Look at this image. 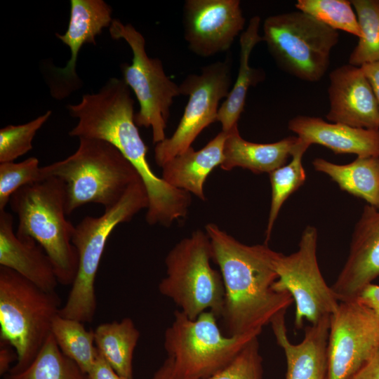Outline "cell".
Wrapping results in <instances>:
<instances>
[{
	"label": "cell",
	"mask_w": 379,
	"mask_h": 379,
	"mask_svg": "<svg viewBox=\"0 0 379 379\" xmlns=\"http://www.w3.org/2000/svg\"><path fill=\"white\" fill-rule=\"evenodd\" d=\"M134 104L124 79L110 78L98 92L84 94L79 102L67 106L69 115L78 119L69 135L100 139L114 146L133 166L146 188L147 223L169 227L186 217L191 195L170 185L152 170L146 157L147 147L135 123Z\"/></svg>",
	"instance_id": "1"
},
{
	"label": "cell",
	"mask_w": 379,
	"mask_h": 379,
	"mask_svg": "<svg viewBox=\"0 0 379 379\" xmlns=\"http://www.w3.org/2000/svg\"><path fill=\"white\" fill-rule=\"evenodd\" d=\"M206 232L225 287L221 317L226 335L260 333L293 302L288 293L272 288L278 277L274 265L278 252L265 243L242 244L214 223L206 225Z\"/></svg>",
	"instance_id": "2"
},
{
	"label": "cell",
	"mask_w": 379,
	"mask_h": 379,
	"mask_svg": "<svg viewBox=\"0 0 379 379\" xmlns=\"http://www.w3.org/2000/svg\"><path fill=\"white\" fill-rule=\"evenodd\" d=\"M77 151L41 167L42 180L55 177L66 187V214L89 203L105 210L117 204L133 183L142 180L133 166L109 142L80 138Z\"/></svg>",
	"instance_id": "3"
},
{
	"label": "cell",
	"mask_w": 379,
	"mask_h": 379,
	"mask_svg": "<svg viewBox=\"0 0 379 379\" xmlns=\"http://www.w3.org/2000/svg\"><path fill=\"white\" fill-rule=\"evenodd\" d=\"M65 201V182L50 177L19 189L9 204L18 218L16 235L39 244L52 262L59 284L72 286L79 256L72 242L75 226L66 219Z\"/></svg>",
	"instance_id": "4"
},
{
	"label": "cell",
	"mask_w": 379,
	"mask_h": 379,
	"mask_svg": "<svg viewBox=\"0 0 379 379\" xmlns=\"http://www.w3.org/2000/svg\"><path fill=\"white\" fill-rule=\"evenodd\" d=\"M62 307L55 291H44L16 272L0 266V338L15 350L10 373L25 369L51 335Z\"/></svg>",
	"instance_id": "5"
},
{
	"label": "cell",
	"mask_w": 379,
	"mask_h": 379,
	"mask_svg": "<svg viewBox=\"0 0 379 379\" xmlns=\"http://www.w3.org/2000/svg\"><path fill=\"white\" fill-rule=\"evenodd\" d=\"M148 204L146 188L139 180L102 215L86 216L75 226L72 242L78 253V270L60 316L83 323L93 320L97 309L95 281L106 242L119 224L129 222Z\"/></svg>",
	"instance_id": "6"
},
{
	"label": "cell",
	"mask_w": 379,
	"mask_h": 379,
	"mask_svg": "<svg viewBox=\"0 0 379 379\" xmlns=\"http://www.w3.org/2000/svg\"><path fill=\"white\" fill-rule=\"evenodd\" d=\"M164 333V346L173 361L172 379L206 378L229 365L260 333L223 335L211 311L190 319L180 310Z\"/></svg>",
	"instance_id": "7"
},
{
	"label": "cell",
	"mask_w": 379,
	"mask_h": 379,
	"mask_svg": "<svg viewBox=\"0 0 379 379\" xmlns=\"http://www.w3.org/2000/svg\"><path fill=\"white\" fill-rule=\"evenodd\" d=\"M212 258L208 234L197 230L175 244L165 258L166 276L159 284V291L191 319L207 310L217 317L222 315L225 287L220 272L211 265Z\"/></svg>",
	"instance_id": "8"
},
{
	"label": "cell",
	"mask_w": 379,
	"mask_h": 379,
	"mask_svg": "<svg viewBox=\"0 0 379 379\" xmlns=\"http://www.w3.org/2000/svg\"><path fill=\"white\" fill-rule=\"evenodd\" d=\"M262 36L279 68L307 82L321 79L339 40L337 30L300 11L267 17Z\"/></svg>",
	"instance_id": "9"
},
{
	"label": "cell",
	"mask_w": 379,
	"mask_h": 379,
	"mask_svg": "<svg viewBox=\"0 0 379 379\" xmlns=\"http://www.w3.org/2000/svg\"><path fill=\"white\" fill-rule=\"evenodd\" d=\"M109 34L114 39H124L132 51L131 63L121 65L123 79L140 105L135 114V124L151 127L152 140L157 144L166 138L170 108L174 98L180 95L179 85L166 74L160 59L147 55L145 37L132 25L113 19Z\"/></svg>",
	"instance_id": "10"
},
{
	"label": "cell",
	"mask_w": 379,
	"mask_h": 379,
	"mask_svg": "<svg viewBox=\"0 0 379 379\" xmlns=\"http://www.w3.org/2000/svg\"><path fill=\"white\" fill-rule=\"evenodd\" d=\"M317 230L308 225L303 230L298 250L290 255L277 253L274 261L277 279L272 288L288 293L295 304V327L311 324L330 316L340 303L331 286L325 281L317 259Z\"/></svg>",
	"instance_id": "11"
},
{
	"label": "cell",
	"mask_w": 379,
	"mask_h": 379,
	"mask_svg": "<svg viewBox=\"0 0 379 379\" xmlns=\"http://www.w3.org/2000/svg\"><path fill=\"white\" fill-rule=\"evenodd\" d=\"M231 66L228 55L223 61L204 66L200 74L187 75L179 84L180 95L189 100L172 136L155 145L154 160L159 167L192 147L201 132L217 121L220 101L231 90Z\"/></svg>",
	"instance_id": "12"
},
{
	"label": "cell",
	"mask_w": 379,
	"mask_h": 379,
	"mask_svg": "<svg viewBox=\"0 0 379 379\" xmlns=\"http://www.w3.org/2000/svg\"><path fill=\"white\" fill-rule=\"evenodd\" d=\"M379 349V320L353 300L340 302L330 315L326 379H351Z\"/></svg>",
	"instance_id": "13"
},
{
	"label": "cell",
	"mask_w": 379,
	"mask_h": 379,
	"mask_svg": "<svg viewBox=\"0 0 379 379\" xmlns=\"http://www.w3.org/2000/svg\"><path fill=\"white\" fill-rule=\"evenodd\" d=\"M245 22L239 0H186L183 5L184 38L198 56L228 51Z\"/></svg>",
	"instance_id": "14"
},
{
	"label": "cell",
	"mask_w": 379,
	"mask_h": 379,
	"mask_svg": "<svg viewBox=\"0 0 379 379\" xmlns=\"http://www.w3.org/2000/svg\"><path fill=\"white\" fill-rule=\"evenodd\" d=\"M112 9L103 0H71L68 27L64 34L55 36L71 51V57L62 68L54 70L50 81L51 95L57 100L69 96L81 86L77 71L79 52L84 44H96L95 36L110 26Z\"/></svg>",
	"instance_id": "15"
},
{
	"label": "cell",
	"mask_w": 379,
	"mask_h": 379,
	"mask_svg": "<svg viewBox=\"0 0 379 379\" xmlns=\"http://www.w3.org/2000/svg\"><path fill=\"white\" fill-rule=\"evenodd\" d=\"M379 277V210L367 204L357 222L347 260L331 288L339 302L356 300Z\"/></svg>",
	"instance_id": "16"
},
{
	"label": "cell",
	"mask_w": 379,
	"mask_h": 379,
	"mask_svg": "<svg viewBox=\"0 0 379 379\" xmlns=\"http://www.w3.org/2000/svg\"><path fill=\"white\" fill-rule=\"evenodd\" d=\"M326 119L355 128L379 130V108L360 67L346 64L329 74Z\"/></svg>",
	"instance_id": "17"
},
{
	"label": "cell",
	"mask_w": 379,
	"mask_h": 379,
	"mask_svg": "<svg viewBox=\"0 0 379 379\" xmlns=\"http://www.w3.org/2000/svg\"><path fill=\"white\" fill-rule=\"evenodd\" d=\"M285 314L280 313L270 324L286 356V379H326L330 316L306 326L303 340L293 344L287 335Z\"/></svg>",
	"instance_id": "18"
},
{
	"label": "cell",
	"mask_w": 379,
	"mask_h": 379,
	"mask_svg": "<svg viewBox=\"0 0 379 379\" xmlns=\"http://www.w3.org/2000/svg\"><path fill=\"white\" fill-rule=\"evenodd\" d=\"M0 265L46 291H55L59 284L44 248L31 237L17 236L13 230V217L5 210L0 211Z\"/></svg>",
	"instance_id": "19"
},
{
	"label": "cell",
	"mask_w": 379,
	"mask_h": 379,
	"mask_svg": "<svg viewBox=\"0 0 379 379\" xmlns=\"http://www.w3.org/2000/svg\"><path fill=\"white\" fill-rule=\"evenodd\" d=\"M288 128L310 145H320L335 154L379 157V130L355 128L305 115L292 118Z\"/></svg>",
	"instance_id": "20"
},
{
	"label": "cell",
	"mask_w": 379,
	"mask_h": 379,
	"mask_svg": "<svg viewBox=\"0 0 379 379\" xmlns=\"http://www.w3.org/2000/svg\"><path fill=\"white\" fill-rule=\"evenodd\" d=\"M228 132L221 131L203 148L192 147L168 161L162 178L175 188L192 193L204 201V184L209 173L223 161V148Z\"/></svg>",
	"instance_id": "21"
},
{
	"label": "cell",
	"mask_w": 379,
	"mask_h": 379,
	"mask_svg": "<svg viewBox=\"0 0 379 379\" xmlns=\"http://www.w3.org/2000/svg\"><path fill=\"white\" fill-rule=\"evenodd\" d=\"M297 141L298 136H288L272 143L249 142L240 135L237 124L228 131L220 167L227 171L241 167L256 174L270 173L286 164Z\"/></svg>",
	"instance_id": "22"
},
{
	"label": "cell",
	"mask_w": 379,
	"mask_h": 379,
	"mask_svg": "<svg viewBox=\"0 0 379 379\" xmlns=\"http://www.w3.org/2000/svg\"><path fill=\"white\" fill-rule=\"evenodd\" d=\"M260 18L253 16L247 27L240 34L239 65L237 79L227 97L220 106L217 121L222 126V131L228 132L237 125L244 111L248 90L261 81L264 74L261 70L249 65V58L253 48L263 41L259 34Z\"/></svg>",
	"instance_id": "23"
},
{
	"label": "cell",
	"mask_w": 379,
	"mask_h": 379,
	"mask_svg": "<svg viewBox=\"0 0 379 379\" xmlns=\"http://www.w3.org/2000/svg\"><path fill=\"white\" fill-rule=\"evenodd\" d=\"M315 171L326 174L341 190L365 200L379 210V157H357L347 164H338L322 158L312 161Z\"/></svg>",
	"instance_id": "24"
},
{
	"label": "cell",
	"mask_w": 379,
	"mask_h": 379,
	"mask_svg": "<svg viewBox=\"0 0 379 379\" xmlns=\"http://www.w3.org/2000/svg\"><path fill=\"white\" fill-rule=\"evenodd\" d=\"M98 353L121 375L133 379V359L140 332L128 317L98 325L94 330Z\"/></svg>",
	"instance_id": "25"
},
{
	"label": "cell",
	"mask_w": 379,
	"mask_h": 379,
	"mask_svg": "<svg viewBox=\"0 0 379 379\" xmlns=\"http://www.w3.org/2000/svg\"><path fill=\"white\" fill-rule=\"evenodd\" d=\"M310 146L298 137V141L291 153V161L269 173L272 199L265 231V244H267L270 239L274 222L284 203L304 184L306 180L302 159Z\"/></svg>",
	"instance_id": "26"
},
{
	"label": "cell",
	"mask_w": 379,
	"mask_h": 379,
	"mask_svg": "<svg viewBox=\"0 0 379 379\" xmlns=\"http://www.w3.org/2000/svg\"><path fill=\"white\" fill-rule=\"evenodd\" d=\"M51 334L61 352L87 374L98 354L94 331L87 330L81 321L58 314L53 322Z\"/></svg>",
	"instance_id": "27"
},
{
	"label": "cell",
	"mask_w": 379,
	"mask_h": 379,
	"mask_svg": "<svg viewBox=\"0 0 379 379\" xmlns=\"http://www.w3.org/2000/svg\"><path fill=\"white\" fill-rule=\"evenodd\" d=\"M4 379H88L79 366L60 350L51 334L36 358L23 371L7 373Z\"/></svg>",
	"instance_id": "28"
},
{
	"label": "cell",
	"mask_w": 379,
	"mask_h": 379,
	"mask_svg": "<svg viewBox=\"0 0 379 379\" xmlns=\"http://www.w3.org/2000/svg\"><path fill=\"white\" fill-rule=\"evenodd\" d=\"M361 31L349 57V64L361 67L379 61V0H352Z\"/></svg>",
	"instance_id": "29"
},
{
	"label": "cell",
	"mask_w": 379,
	"mask_h": 379,
	"mask_svg": "<svg viewBox=\"0 0 379 379\" xmlns=\"http://www.w3.org/2000/svg\"><path fill=\"white\" fill-rule=\"evenodd\" d=\"M295 7L335 30H342L358 38L361 36L351 1L298 0Z\"/></svg>",
	"instance_id": "30"
},
{
	"label": "cell",
	"mask_w": 379,
	"mask_h": 379,
	"mask_svg": "<svg viewBox=\"0 0 379 379\" xmlns=\"http://www.w3.org/2000/svg\"><path fill=\"white\" fill-rule=\"evenodd\" d=\"M45 114L23 124L8 125L0 130V164L15 159L32 150V140L37 131L51 115Z\"/></svg>",
	"instance_id": "31"
},
{
	"label": "cell",
	"mask_w": 379,
	"mask_h": 379,
	"mask_svg": "<svg viewBox=\"0 0 379 379\" xmlns=\"http://www.w3.org/2000/svg\"><path fill=\"white\" fill-rule=\"evenodd\" d=\"M41 180V167L36 157H29L18 163L0 164V211L5 210L11 197L19 189Z\"/></svg>",
	"instance_id": "32"
},
{
	"label": "cell",
	"mask_w": 379,
	"mask_h": 379,
	"mask_svg": "<svg viewBox=\"0 0 379 379\" xmlns=\"http://www.w3.org/2000/svg\"><path fill=\"white\" fill-rule=\"evenodd\" d=\"M258 338L251 340L229 365L203 379H262V359Z\"/></svg>",
	"instance_id": "33"
},
{
	"label": "cell",
	"mask_w": 379,
	"mask_h": 379,
	"mask_svg": "<svg viewBox=\"0 0 379 379\" xmlns=\"http://www.w3.org/2000/svg\"><path fill=\"white\" fill-rule=\"evenodd\" d=\"M87 375L88 379H128L119 375L99 353Z\"/></svg>",
	"instance_id": "34"
},
{
	"label": "cell",
	"mask_w": 379,
	"mask_h": 379,
	"mask_svg": "<svg viewBox=\"0 0 379 379\" xmlns=\"http://www.w3.org/2000/svg\"><path fill=\"white\" fill-rule=\"evenodd\" d=\"M357 300L373 311L379 320V286L370 284L359 293Z\"/></svg>",
	"instance_id": "35"
},
{
	"label": "cell",
	"mask_w": 379,
	"mask_h": 379,
	"mask_svg": "<svg viewBox=\"0 0 379 379\" xmlns=\"http://www.w3.org/2000/svg\"><path fill=\"white\" fill-rule=\"evenodd\" d=\"M18 356L15 349L7 342L1 340L0 343V375L4 376L9 372L11 363Z\"/></svg>",
	"instance_id": "36"
},
{
	"label": "cell",
	"mask_w": 379,
	"mask_h": 379,
	"mask_svg": "<svg viewBox=\"0 0 379 379\" xmlns=\"http://www.w3.org/2000/svg\"><path fill=\"white\" fill-rule=\"evenodd\" d=\"M351 379H379V349Z\"/></svg>",
	"instance_id": "37"
},
{
	"label": "cell",
	"mask_w": 379,
	"mask_h": 379,
	"mask_svg": "<svg viewBox=\"0 0 379 379\" xmlns=\"http://www.w3.org/2000/svg\"><path fill=\"white\" fill-rule=\"evenodd\" d=\"M360 67L372 87L379 108V61L365 64Z\"/></svg>",
	"instance_id": "38"
},
{
	"label": "cell",
	"mask_w": 379,
	"mask_h": 379,
	"mask_svg": "<svg viewBox=\"0 0 379 379\" xmlns=\"http://www.w3.org/2000/svg\"><path fill=\"white\" fill-rule=\"evenodd\" d=\"M173 361L167 357L162 365L155 372L152 379H172Z\"/></svg>",
	"instance_id": "39"
}]
</instances>
